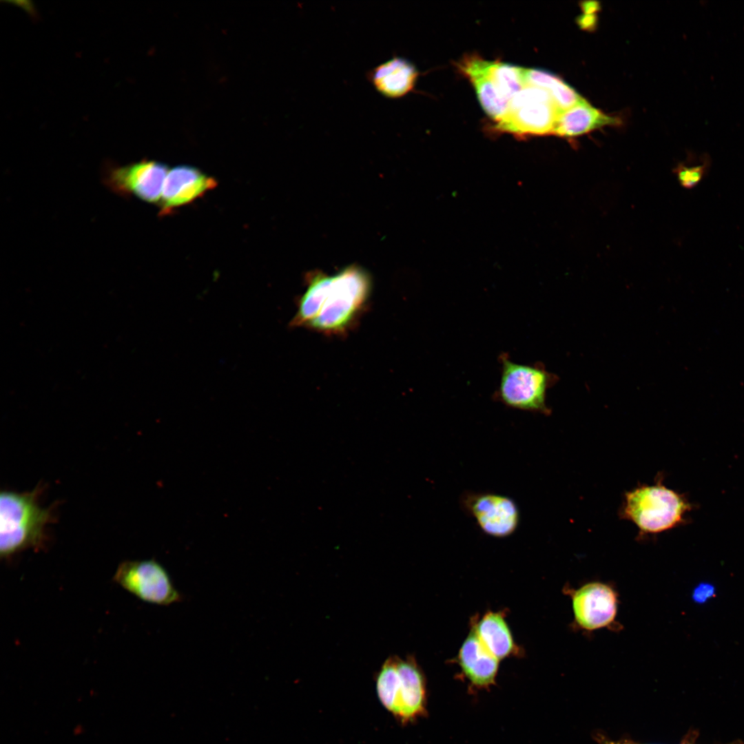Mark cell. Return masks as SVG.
Returning a JSON list of instances; mask_svg holds the SVG:
<instances>
[{
    "mask_svg": "<svg viewBox=\"0 0 744 744\" xmlns=\"http://www.w3.org/2000/svg\"><path fill=\"white\" fill-rule=\"evenodd\" d=\"M459 71L473 85L486 113L496 122L506 113L509 101L498 92L488 68V61L475 55L466 56L457 64Z\"/></svg>",
    "mask_w": 744,
    "mask_h": 744,
    "instance_id": "13",
    "label": "cell"
},
{
    "mask_svg": "<svg viewBox=\"0 0 744 744\" xmlns=\"http://www.w3.org/2000/svg\"><path fill=\"white\" fill-rule=\"evenodd\" d=\"M595 738L599 744H643L630 741L628 740H612L602 734H596Z\"/></svg>",
    "mask_w": 744,
    "mask_h": 744,
    "instance_id": "21",
    "label": "cell"
},
{
    "mask_svg": "<svg viewBox=\"0 0 744 744\" xmlns=\"http://www.w3.org/2000/svg\"><path fill=\"white\" fill-rule=\"evenodd\" d=\"M216 181L198 169L180 165L169 170L163 187L159 205L163 211L192 203L214 188Z\"/></svg>",
    "mask_w": 744,
    "mask_h": 744,
    "instance_id": "11",
    "label": "cell"
},
{
    "mask_svg": "<svg viewBox=\"0 0 744 744\" xmlns=\"http://www.w3.org/2000/svg\"><path fill=\"white\" fill-rule=\"evenodd\" d=\"M381 705L402 725L414 722L426 712L424 673L413 657L390 656L374 676Z\"/></svg>",
    "mask_w": 744,
    "mask_h": 744,
    "instance_id": "3",
    "label": "cell"
},
{
    "mask_svg": "<svg viewBox=\"0 0 744 744\" xmlns=\"http://www.w3.org/2000/svg\"><path fill=\"white\" fill-rule=\"evenodd\" d=\"M457 661L464 676L474 687L486 688L495 683L499 659L486 648L474 630L463 643Z\"/></svg>",
    "mask_w": 744,
    "mask_h": 744,
    "instance_id": "14",
    "label": "cell"
},
{
    "mask_svg": "<svg viewBox=\"0 0 744 744\" xmlns=\"http://www.w3.org/2000/svg\"><path fill=\"white\" fill-rule=\"evenodd\" d=\"M460 503L464 512L488 535L508 537L520 524L519 508L508 496L492 492H465Z\"/></svg>",
    "mask_w": 744,
    "mask_h": 744,
    "instance_id": "8",
    "label": "cell"
},
{
    "mask_svg": "<svg viewBox=\"0 0 744 744\" xmlns=\"http://www.w3.org/2000/svg\"><path fill=\"white\" fill-rule=\"evenodd\" d=\"M488 68L498 92L505 100L510 102L524 87L521 68L497 61H488Z\"/></svg>",
    "mask_w": 744,
    "mask_h": 744,
    "instance_id": "18",
    "label": "cell"
},
{
    "mask_svg": "<svg viewBox=\"0 0 744 744\" xmlns=\"http://www.w3.org/2000/svg\"><path fill=\"white\" fill-rule=\"evenodd\" d=\"M502 373L496 397L508 407L530 412L550 413L547 389L552 375L539 365L521 364L506 355L500 357Z\"/></svg>",
    "mask_w": 744,
    "mask_h": 744,
    "instance_id": "5",
    "label": "cell"
},
{
    "mask_svg": "<svg viewBox=\"0 0 744 744\" xmlns=\"http://www.w3.org/2000/svg\"><path fill=\"white\" fill-rule=\"evenodd\" d=\"M716 596L715 586L709 582L699 583L692 590V600L699 604H703Z\"/></svg>",
    "mask_w": 744,
    "mask_h": 744,
    "instance_id": "20",
    "label": "cell"
},
{
    "mask_svg": "<svg viewBox=\"0 0 744 744\" xmlns=\"http://www.w3.org/2000/svg\"><path fill=\"white\" fill-rule=\"evenodd\" d=\"M561 112L548 90L525 86L511 99L495 129L520 136L553 134Z\"/></svg>",
    "mask_w": 744,
    "mask_h": 744,
    "instance_id": "6",
    "label": "cell"
},
{
    "mask_svg": "<svg viewBox=\"0 0 744 744\" xmlns=\"http://www.w3.org/2000/svg\"><path fill=\"white\" fill-rule=\"evenodd\" d=\"M169 170L167 165L154 161H142L109 172L106 181L117 193L132 194L150 203L161 200Z\"/></svg>",
    "mask_w": 744,
    "mask_h": 744,
    "instance_id": "10",
    "label": "cell"
},
{
    "mask_svg": "<svg viewBox=\"0 0 744 744\" xmlns=\"http://www.w3.org/2000/svg\"><path fill=\"white\" fill-rule=\"evenodd\" d=\"M521 74L524 87L534 86L548 90L561 111L572 107L583 99L562 79L548 72L521 68Z\"/></svg>",
    "mask_w": 744,
    "mask_h": 744,
    "instance_id": "17",
    "label": "cell"
},
{
    "mask_svg": "<svg viewBox=\"0 0 744 744\" xmlns=\"http://www.w3.org/2000/svg\"><path fill=\"white\" fill-rule=\"evenodd\" d=\"M711 160L707 154H703L699 163L679 165L674 169L681 185L691 189L697 185L708 172Z\"/></svg>",
    "mask_w": 744,
    "mask_h": 744,
    "instance_id": "19",
    "label": "cell"
},
{
    "mask_svg": "<svg viewBox=\"0 0 744 744\" xmlns=\"http://www.w3.org/2000/svg\"><path fill=\"white\" fill-rule=\"evenodd\" d=\"M371 287L367 272L355 265L332 276L314 273L309 276L290 326H306L324 333H342L366 303Z\"/></svg>",
    "mask_w": 744,
    "mask_h": 744,
    "instance_id": "1",
    "label": "cell"
},
{
    "mask_svg": "<svg viewBox=\"0 0 744 744\" xmlns=\"http://www.w3.org/2000/svg\"><path fill=\"white\" fill-rule=\"evenodd\" d=\"M679 744H694V743H690L689 741H683L682 743H681Z\"/></svg>",
    "mask_w": 744,
    "mask_h": 744,
    "instance_id": "22",
    "label": "cell"
},
{
    "mask_svg": "<svg viewBox=\"0 0 744 744\" xmlns=\"http://www.w3.org/2000/svg\"><path fill=\"white\" fill-rule=\"evenodd\" d=\"M40 488L0 495V555L8 558L30 548L43 546L53 519L51 508L39 504Z\"/></svg>",
    "mask_w": 744,
    "mask_h": 744,
    "instance_id": "2",
    "label": "cell"
},
{
    "mask_svg": "<svg viewBox=\"0 0 744 744\" xmlns=\"http://www.w3.org/2000/svg\"><path fill=\"white\" fill-rule=\"evenodd\" d=\"M473 630L486 648L499 660L514 652L515 645L501 613H486L474 626Z\"/></svg>",
    "mask_w": 744,
    "mask_h": 744,
    "instance_id": "16",
    "label": "cell"
},
{
    "mask_svg": "<svg viewBox=\"0 0 744 744\" xmlns=\"http://www.w3.org/2000/svg\"><path fill=\"white\" fill-rule=\"evenodd\" d=\"M692 508L683 495L667 488L660 477L652 485L641 484L625 493L619 515L645 536L683 524Z\"/></svg>",
    "mask_w": 744,
    "mask_h": 744,
    "instance_id": "4",
    "label": "cell"
},
{
    "mask_svg": "<svg viewBox=\"0 0 744 744\" xmlns=\"http://www.w3.org/2000/svg\"><path fill=\"white\" fill-rule=\"evenodd\" d=\"M618 123L617 118L605 114L582 99L572 107L561 112L553 134L561 137L572 138Z\"/></svg>",
    "mask_w": 744,
    "mask_h": 744,
    "instance_id": "15",
    "label": "cell"
},
{
    "mask_svg": "<svg viewBox=\"0 0 744 744\" xmlns=\"http://www.w3.org/2000/svg\"><path fill=\"white\" fill-rule=\"evenodd\" d=\"M570 597L576 626L591 632L610 628L616 623L619 599L609 584L592 581L577 589H565Z\"/></svg>",
    "mask_w": 744,
    "mask_h": 744,
    "instance_id": "9",
    "label": "cell"
},
{
    "mask_svg": "<svg viewBox=\"0 0 744 744\" xmlns=\"http://www.w3.org/2000/svg\"><path fill=\"white\" fill-rule=\"evenodd\" d=\"M419 72L412 62L399 56L370 69L366 78L380 95L387 99H398L412 92Z\"/></svg>",
    "mask_w": 744,
    "mask_h": 744,
    "instance_id": "12",
    "label": "cell"
},
{
    "mask_svg": "<svg viewBox=\"0 0 744 744\" xmlns=\"http://www.w3.org/2000/svg\"><path fill=\"white\" fill-rule=\"evenodd\" d=\"M113 580L139 599L149 603L169 606L183 600L167 570L155 559L121 562Z\"/></svg>",
    "mask_w": 744,
    "mask_h": 744,
    "instance_id": "7",
    "label": "cell"
}]
</instances>
